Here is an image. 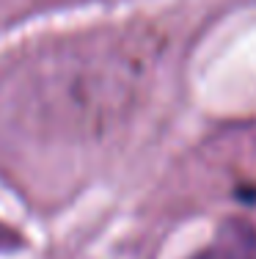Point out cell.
<instances>
[{"instance_id": "1", "label": "cell", "mask_w": 256, "mask_h": 259, "mask_svg": "<svg viewBox=\"0 0 256 259\" xmlns=\"http://www.w3.org/2000/svg\"><path fill=\"white\" fill-rule=\"evenodd\" d=\"M160 41L143 30H99L47 45L0 77V146L33 160L99 144L146 100Z\"/></svg>"}, {"instance_id": "2", "label": "cell", "mask_w": 256, "mask_h": 259, "mask_svg": "<svg viewBox=\"0 0 256 259\" xmlns=\"http://www.w3.org/2000/svg\"><path fill=\"white\" fill-rule=\"evenodd\" d=\"M187 259H256V224L248 218L221 221L210 243Z\"/></svg>"}, {"instance_id": "3", "label": "cell", "mask_w": 256, "mask_h": 259, "mask_svg": "<svg viewBox=\"0 0 256 259\" xmlns=\"http://www.w3.org/2000/svg\"><path fill=\"white\" fill-rule=\"evenodd\" d=\"M9 243H14V232L6 229V226L0 224V248H3V245H9Z\"/></svg>"}]
</instances>
